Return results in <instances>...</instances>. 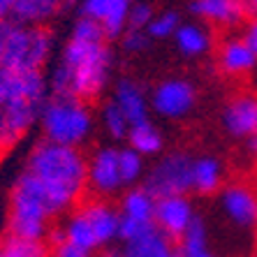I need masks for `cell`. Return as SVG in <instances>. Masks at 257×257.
<instances>
[{
    "label": "cell",
    "mask_w": 257,
    "mask_h": 257,
    "mask_svg": "<svg viewBox=\"0 0 257 257\" xmlns=\"http://www.w3.org/2000/svg\"><path fill=\"white\" fill-rule=\"evenodd\" d=\"M114 65L116 56L111 42L67 37V42L60 49L58 63L49 74V90L51 95L77 97L93 104L107 93Z\"/></svg>",
    "instance_id": "1"
},
{
    "label": "cell",
    "mask_w": 257,
    "mask_h": 257,
    "mask_svg": "<svg viewBox=\"0 0 257 257\" xmlns=\"http://www.w3.org/2000/svg\"><path fill=\"white\" fill-rule=\"evenodd\" d=\"M24 169L44 186L58 220L88 195V153L84 149L40 139L28 151Z\"/></svg>",
    "instance_id": "2"
},
{
    "label": "cell",
    "mask_w": 257,
    "mask_h": 257,
    "mask_svg": "<svg viewBox=\"0 0 257 257\" xmlns=\"http://www.w3.org/2000/svg\"><path fill=\"white\" fill-rule=\"evenodd\" d=\"M56 222L58 218L44 186L33 174L21 169L7 195L5 234L30 241H47Z\"/></svg>",
    "instance_id": "3"
},
{
    "label": "cell",
    "mask_w": 257,
    "mask_h": 257,
    "mask_svg": "<svg viewBox=\"0 0 257 257\" xmlns=\"http://www.w3.org/2000/svg\"><path fill=\"white\" fill-rule=\"evenodd\" d=\"M37 125L42 130V139L47 142L72 146V149H84L95 132L93 104L81 102L77 97L51 95L40 111Z\"/></svg>",
    "instance_id": "4"
},
{
    "label": "cell",
    "mask_w": 257,
    "mask_h": 257,
    "mask_svg": "<svg viewBox=\"0 0 257 257\" xmlns=\"http://www.w3.org/2000/svg\"><path fill=\"white\" fill-rule=\"evenodd\" d=\"M54 44L56 37L49 26H19L12 21L0 67L14 74L44 72L54 56Z\"/></svg>",
    "instance_id": "5"
},
{
    "label": "cell",
    "mask_w": 257,
    "mask_h": 257,
    "mask_svg": "<svg viewBox=\"0 0 257 257\" xmlns=\"http://www.w3.org/2000/svg\"><path fill=\"white\" fill-rule=\"evenodd\" d=\"M192 160L195 156L186 151H167L162 153L144 176L142 186L156 199L192 195Z\"/></svg>",
    "instance_id": "6"
},
{
    "label": "cell",
    "mask_w": 257,
    "mask_h": 257,
    "mask_svg": "<svg viewBox=\"0 0 257 257\" xmlns=\"http://www.w3.org/2000/svg\"><path fill=\"white\" fill-rule=\"evenodd\" d=\"M151 111L167 120H183L197 104V88L186 77H167L149 93Z\"/></svg>",
    "instance_id": "7"
},
{
    "label": "cell",
    "mask_w": 257,
    "mask_h": 257,
    "mask_svg": "<svg viewBox=\"0 0 257 257\" xmlns=\"http://www.w3.org/2000/svg\"><path fill=\"white\" fill-rule=\"evenodd\" d=\"M218 204L232 227L257 234V186L248 181H227L218 192Z\"/></svg>",
    "instance_id": "8"
},
{
    "label": "cell",
    "mask_w": 257,
    "mask_h": 257,
    "mask_svg": "<svg viewBox=\"0 0 257 257\" xmlns=\"http://www.w3.org/2000/svg\"><path fill=\"white\" fill-rule=\"evenodd\" d=\"M125 190L120 179L118 146H97L88 153V195L111 199Z\"/></svg>",
    "instance_id": "9"
},
{
    "label": "cell",
    "mask_w": 257,
    "mask_h": 257,
    "mask_svg": "<svg viewBox=\"0 0 257 257\" xmlns=\"http://www.w3.org/2000/svg\"><path fill=\"white\" fill-rule=\"evenodd\" d=\"M44 104L30 100H3L0 102V153L17 146L33 127L40 123Z\"/></svg>",
    "instance_id": "10"
},
{
    "label": "cell",
    "mask_w": 257,
    "mask_h": 257,
    "mask_svg": "<svg viewBox=\"0 0 257 257\" xmlns=\"http://www.w3.org/2000/svg\"><path fill=\"white\" fill-rule=\"evenodd\" d=\"M220 123L232 139L250 142L257 135V93L241 90L229 97L220 111Z\"/></svg>",
    "instance_id": "11"
},
{
    "label": "cell",
    "mask_w": 257,
    "mask_h": 257,
    "mask_svg": "<svg viewBox=\"0 0 257 257\" xmlns=\"http://www.w3.org/2000/svg\"><path fill=\"white\" fill-rule=\"evenodd\" d=\"M197 218L195 204L190 195H176V197H162L156 202V215H153V225L158 232H162L167 239L179 243L183 234Z\"/></svg>",
    "instance_id": "12"
},
{
    "label": "cell",
    "mask_w": 257,
    "mask_h": 257,
    "mask_svg": "<svg viewBox=\"0 0 257 257\" xmlns=\"http://www.w3.org/2000/svg\"><path fill=\"white\" fill-rule=\"evenodd\" d=\"M79 209L86 215V220L90 222L93 232H95L100 250H107L118 241V229H120L118 204H111V199L86 195V199L79 204Z\"/></svg>",
    "instance_id": "13"
},
{
    "label": "cell",
    "mask_w": 257,
    "mask_h": 257,
    "mask_svg": "<svg viewBox=\"0 0 257 257\" xmlns=\"http://www.w3.org/2000/svg\"><path fill=\"white\" fill-rule=\"evenodd\" d=\"M132 0H81L79 17H88L104 28L107 40H120L127 30V14Z\"/></svg>",
    "instance_id": "14"
},
{
    "label": "cell",
    "mask_w": 257,
    "mask_h": 257,
    "mask_svg": "<svg viewBox=\"0 0 257 257\" xmlns=\"http://www.w3.org/2000/svg\"><path fill=\"white\" fill-rule=\"evenodd\" d=\"M215 63H218V70L225 77L243 79L255 72L257 56L248 49V44L241 40V35H227L215 47Z\"/></svg>",
    "instance_id": "15"
},
{
    "label": "cell",
    "mask_w": 257,
    "mask_h": 257,
    "mask_svg": "<svg viewBox=\"0 0 257 257\" xmlns=\"http://www.w3.org/2000/svg\"><path fill=\"white\" fill-rule=\"evenodd\" d=\"M190 14L209 28L234 30L245 24V12L239 0H190Z\"/></svg>",
    "instance_id": "16"
},
{
    "label": "cell",
    "mask_w": 257,
    "mask_h": 257,
    "mask_svg": "<svg viewBox=\"0 0 257 257\" xmlns=\"http://www.w3.org/2000/svg\"><path fill=\"white\" fill-rule=\"evenodd\" d=\"M111 100L118 104V109L125 114V118L130 120V125H137L144 120H151V100L146 95V90L139 81L130 77H120L114 84V93Z\"/></svg>",
    "instance_id": "17"
},
{
    "label": "cell",
    "mask_w": 257,
    "mask_h": 257,
    "mask_svg": "<svg viewBox=\"0 0 257 257\" xmlns=\"http://www.w3.org/2000/svg\"><path fill=\"white\" fill-rule=\"evenodd\" d=\"M174 44L183 58H204L209 56L218 44H215L213 30L202 21H183L174 35Z\"/></svg>",
    "instance_id": "18"
},
{
    "label": "cell",
    "mask_w": 257,
    "mask_h": 257,
    "mask_svg": "<svg viewBox=\"0 0 257 257\" xmlns=\"http://www.w3.org/2000/svg\"><path fill=\"white\" fill-rule=\"evenodd\" d=\"M225 165L215 156H195L192 160V195L218 197L225 188Z\"/></svg>",
    "instance_id": "19"
},
{
    "label": "cell",
    "mask_w": 257,
    "mask_h": 257,
    "mask_svg": "<svg viewBox=\"0 0 257 257\" xmlns=\"http://www.w3.org/2000/svg\"><path fill=\"white\" fill-rule=\"evenodd\" d=\"M65 10V0H14L12 19L19 26H49Z\"/></svg>",
    "instance_id": "20"
},
{
    "label": "cell",
    "mask_w": 257,
    "mask_h": 257,
    "mask_svg": "<svg viewBox=\"0 0 257 257\" xmlns=\"http://www.w3.org/2000/svg\"><path fill=\"white\" fill-rule=\"evenodd\" d=\"M156 202L158 199L144 186H132L120 192L118 209H120L123 218L151 225V222H153V215H156Z\"/></svg>",
    "instance_id": "21"
},
{
    "label": "cell",
    "mask_w": 257,
    "mask_h": 257,
    "mask_svg": "<svg viewBox=\"0 0 257 257\" xmlns=\"http://www.w3.org/2000/svg\"><path fill=\"white\" fill-rule=\"evenodd\" d=\"M123 257H179V245L172 239H167L158 227H153L149 234H144L142 239L132 243L120 245Z\"/></svg>",
    "instance_id": "22"
},
{
    "label": "cell",
    "mask_w": 257,
    "mask_h": 257,
    "mask_svg": "<svg viewBox=\"0 0 257 257\" xmlns=\"http://www.w3.org/2000/svg\"><path fill=\"white\" fill-rule=\"evenodd\" d=\"M60 227H63V234H65V241H70L72 245H77L81 250H88L93 255L100 252V245H97V239H95V232L90 227V222L86 220V215L81 213V209H74L60 218Z\"/></svg>",
    "instance_id": "23"
},
{
    "label": "cell",
    "mask_w": 257,
    "mask_h": 257,
    "mask_svg": "<svg viewBox=\"0 0 257 257\" xmlns=\"http://www.w3.org/2000/svg\"><path fill=\"white\" fill-rule=\"evenodd\" d=\"M125 146H130L132 151H137L144 158H160L165 151V137L153 120H144V123L130 127Z\"/></svg>",
    "instance_id": "24"
},
{
    "label": "cell",
    "mask_w": 257,
    "mask_h": 257,
    "mask_svg": "<svg viewBox=\"0 0 257 257\" xmlns=\"http://www.w3.org/2000/svg\"><path fill=\"white\" fill-rule=\"evenodd\" d=\"M176 245H179V257H215V252L209 248V225L202 215L192 220Z\"/></svg>",
    "instance_id": "25"
},
{
    "label": "cell",
    "mask_w": 257,
    "mask_h": 257,
    "mask_svg": "<svg viewBox=\"0 0 257 257\" xmlns=\"http://www.w3.org/2000/svg\"><path fill=\"white\" fill-rule=\"evenodd\" d=\"M100 125L104 130L111 142H127V135H130V120L125 118V114L118 109L114 100H107L102 102V109H100Z\"/></svg>",
    "instance_id": "26"
},
{
    "label": "cell",
    "mask_w": 257,
    "mask_h": 257,
    "mask_svg": "<svg viewBox=\"0 0 257 257\" xmlns=\"http://www.w3.org/2000/svg\"><path fill=\"white\" fill-rule=\"evenodd\" d=\"M118 165H120V179L123 186L132 188V186H142L144 176H146V158L139 156L137 151H132L130 146H120L118 149Z\"/></svg>",
    "instance_id": "27"
},
{
    "label": "cell",
    "mask_w": 257,
    "mask_h": 257,
    "mask_svg": "<svg viewBox=\"0 0 257 257\" xmlns=\"http://www.w3.org/2000/svg\"><path fill=\"white\" fill-rule=\"evenodd\" d=\"M3 257H51V248L47 241H30L19 239L12 234H5L0 239Z\"/></svg>",
    "instance_id": "28"
},
{
    "label": "cell",
    "mask_w": 257,
    "mask_h": 257,
    "mask_svg": "<svg viewBox=\"0 0 257 257\" xmlns=\"http://www.w3.org/2000/svg\"><path fill=\"white\" fill-rule=\"evenodd\" d=\"M183 24L179 17V12H174V10H167V12H158L156 17H153V21H151V26L146 28V33H149V37L156 42V40H174V35H176V30H179V26Z\"/></svg>",
    "instance_id": "29"
},
{
    "label": "cell",
    "mask_w": 257,
    "mask_h": 257,
    "mask_svg": "<svg viewBox=\"0 0 257 257\" xmlns=\"http://www.w3.org/2000/svg\"><path fill=\"white\" fill-rule=\"evenodd\" d=\"M49 248H51V257H97L88 250H81L77 245H72L70 241H65V234H63V227L60 222H56L51 232H49V239H47Z\"/></svg>",
    "instance_id": "30"
},
{
    "label": "cell",
    "mask_w": 257,
    "mask_h": 257,
    "mask_svg": "<svg viewBox=\"0 0 257 257\" xmlns=\"http://www.w3.org/2000/svg\"><path fill=\"white\" fill-rule=\"evenodd\" d=\"M156 10L151 3L146 0H132L130 5V14H127V28H135V30H146L156 17Z\"/></svg>",
    "instance_id": "31"
},
{
    "label": "cell",
    "mask_w": 257,
    "mask_h": 257,
    "mask_svg": "<svg viewBox=\"0 0 257 257\" xmlns=\"http://www.w3.org/2000/svg\"><path fill=\"white\" fill-rule=\"evenodd\" d=\"M151 42H153V40L149 37L146 30H135V28H127L125 33L120 35V40H118L120 49H123L125 54H130V56L144 54V51L151 47Z\"/></svg>",
    "instance_id": "32"
},
{
    "label": "cell",
    "mask_w": 257,
    "mask_h": 257,
    "mask_svg": "<svg viewBox=\"0 0 257 257\" xmlns=\"http://www.w3.org/2000/svg\"><path fill=\"white\" fill-rule=\"evenodd\" d=\"M153 227H156L153 222H151V225H146V222H137V220H130V218H123V215H120V229H118L120 245L142 239L144 234H149Z\"/></svg>",
    "instance_id": "33"
},
{
    "label": "cell",
    "mask_w": 257,
    "mask_h": 257,
    "mask_svg": "<svg viewBox=\"0 0 257 257\" xmlns=\"http://www.w3.org/2000/svg\"><path fill=\"white\" fill-rule=\"evenodd\" d=\"M241 40L248 44L252 54L257 56V19H245V24L241 26Z\"/></svg>",
    "instance_id": "34"
},
{
    "label": "cell",
    "mask_w": 257,
    "mask_h": 257,
    "mask_svg": "<svg viewBox=\"0 0 257 257\" xmlns=\"http://www.w3.org/2000/svg\"><path fill=\"white\" fill-rule=\"evenodd\" d=\"M10 26H12V21H3V24H0V65H3V54H5V44H7V35H10Z\"/></svg>",
    "instance_id": "35"
},
{
    "label": "cell",
    "mask_w": 257,
    "mask_h": 257,
    "mask_svg": "<svg viewBox=\"0 0 257 257\" xmlns=\"http://www.w3.org/2000/svg\"><path fill=\"white\" fill-rule=\"evenodd\" d=\"M12 10H14V0H0V24L12 19Z\"/></svg>",
    "instance_id": "36"
},
{
    "label": "cell",
    "mask_w": 257,
    "mask_h": 257,
    "mask_svg": "<svg viewBox=\"0 0 257 257\" xmlns=\"http://www.w3.org/2000/svg\"><path fill=\"white\" fill-rule=\"evenodd\" d=\"M239 5L245 12V19H257V0H239Z\"/></svg>",
    "instance_id": "37"
},
{
    "label": "cell",
    "mask_w": 257,
    "mask_h": 257,
    "mask_svg": "<svg viewBox=\"0 0 257 257\" xmlns=\"http://www.w3.org/2000/svg\"><path fill=\"white\" fill-rule=\"evenodd\" d=\"M97 257H123V255H120V250H116V248H107V250L97 252Z\"/></svg>",
    "instance_id": "38"
},
{
    "label": "cell",
    "mask_w": 257,
    "mask_h": 257,
    "mask_svg": "<svg viewBox=\"0 0 257 257\" xmlns=\"http://www.w3.org/2000/svg\"><path fill=\"white\" fill-rule=\"evenodd\" d=\"M248 151H250L252 158H257V135L250 139V142H248Z\"/></svg>",
    "instance_id": "39"
},
{
    "label": "cell",
    "mask_w": 257,
    "mask_h": 257,
    "mask_svg": "<svg viewBox=\"0 0 257 257\" xmlns=\"http://www.w3.org/2000/svg\"><path fill=\"white\" fill-rule=\"evenodd\" d=\"M3 79H5V70L0 67V90H3Z\"/></svg>",
    "instance_id": "40"
},
{
    "label": "cell",
    "mask_w": 257,
    "mask_h": 257,
    "mask_svg": "<svg viewBox=\"0 0 257 257\" xmlns=\"http://www.w3.org/2000/svg\"><path fill=\"white\" fill-rule=\"evenodd\" d=\"M0 257H3V248H0Z\"/></svg>",
    "instance_id": "41"
}]
</instances>
